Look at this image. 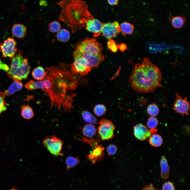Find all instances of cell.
<instances>
[{
  "label": "cell",
  "instance_id": "cell-26",
  "mask_svg": "<svg viewBox=\"0 0 190 190\" xmlns=\"http://www.w3.org/2000/svg\"><path fill=\"white\" fill-rule=\"evenodd\" d=\"M80 162L79 158L77 156H69L66 159L65 164L67 169L73 168L79 164Z\"/></svg>",
  "mask_w": 190,
  "mask_h": 190
},
{
  "label": "cell",
  "instance_id": "cell-14",
  "mask_svg": "<svg viewBox=\"0 0 190 190\" xmlns=\"http://www.w3.org/2000/svg\"><path fill=\"white\" fill-rule=\"evenodd\" d=\"M104 148L102 144L99 145L92 149V151L86 155L88 159L93 164L101 162L104 156Z\"/></svg>",
  "mask_w": 190,
  "mask_h": 190
},
{
  "label": "cell",
  "instance_id": "cell-38",
  "mask_svg": "<svg viewBox=\"0 0 190 190\" xmlns=\"http://www.w3.org/2000/svg\"><path fill=\"white\" fill-rule=\"evenodd\" d=\"M118 48L121 51L123 52L127 49V45L124 43H122L117 45Z\"/></svg>",
  "mask_w": 190,
  "mask_h": 190
},
{
  "label": "cell",
  "instance_id": "cell-23",
  "mask_svg": "<svg viewBox=\"0 0 190 190\" xmlns=\"http://www.w3.org/2000/svg\"><path fill=\"white\" fill-rule=\"evenodd\" d=\"M149 143L152 146L158 147L162 145L163 139L162 136L158 134H154L151 135L149 137Z\"/></svg>",
  "mask_w": 190,
  "mask_h": 190
},
{
  "label": "cell",
  "instance_id": "cell-13",
  "mask_svg": "<svg viewBox=\"0 0 190 190\" xmlns=\"http://www.w3.org/2000/svg\"><path fill=\"white\" fill-rule=\"evenodd\" d=\"M133 134L136 139L140 141L147 139L151 135L149 130L145 125L141 123L134 126Z\"/></svg>",
  "mask_w": 190,
  "mask_h": 190
},
{
  "label": "cell",
  "instance_id": "cell-36",
  "mask_svg": "<svg viewBox=\"0 0 190 190\" xmlns=\"http://www.w3.org/2000/svg\"><path fill=\"white\" fill-rule=\"evenodd\" d=\"M10 68L6 64L3 63L0 59V70L2 69L7 72L9 70Z\"/></svg>",
  "mask_w": 190,
  "mask_h": 190
},
{
  "label": "cell",
  "instance_id": "cell-4",
  "mask_svg": "<svg viewBox=\"0 0 190 190\" xmlns=\"http://www.w3.org/2000/svg\"><path fill=\"white\" fill-rule=\"evenodd\" d=\"M11 59L10 68L6 72L8 76L14 81L21 82L23 79H26L30 70L28 58H25L22 51L19 50Z\"/></svg>",
  "mask_w": 190,
  "mask_h": 190
},
{
  "label": "cell",
  "instance_id": "cell-9",
  "mask_svg": "<svg viewBox=\"0 0 190 190\" xmlns=\"http://www.w3.org/2000/svg\"><path fill=\"white\" fill-rule=\"evenodd\" d=\"M175 101L173 104V110L177 113L188 115L190 110L189 102L187 98H182L177 93H175Z\"/></svg>",
  "mask_w": 190,
  "mask_h": 190
},
{
  "label": "cell",
  "instance_id": "cell-17",
  "mask_svg": "<svg viewBox=\"0 0 190 190\" xmlns=\"http://www.w3.org/2000/svg\"><path fill=\"white\" fill-rule=\"evenodd\" d=\"M82 132L84 136L87 138H91L94 137L96 133L95 126L90 124H86L83 127Z\"/></svg>",
  "mask_w": 190,
  "mask_h": 190
},
{
  "label": "cell",
  "instance_id": "cell-29",
  "mask_svg": "<svg viewBox=\"0 0 190 190\" xmlns=\"http://www.w3.org/2000/svg\"><path fill=\"white\" fill-rule=\"evenodd\" d=\"M147 110L148 113L151 116L155 117L158 115L159 112V108L155 103L149 104Z\"/></svg>",
  "mask_w": 190,
  "mask_h": 190
},
{
  "label": "cell",
  "instance_id": "cell-16",
  "mask_svg": "<svg viewBox=\"0 0 190 190\" xmlns=\"http://www.w3.org/2000/svg\"><path fill=\"white\" fill-rule=\"evenodd\" d=\"M12 35L16 37H23L26 33V28L23 25L19 23L14 25L12 28Z\"/></svg>",
  "mask_w": 190,
  "mask_h": 190
},
{
  "label": "cell",
  "instance_id": "cell-43",
  "mask_svg": "<svg viewBox=\"0 0 190 190\" xmlns=\"http://www.w3.org/2000/svg\"></svg>",
  "mask_w": 190,
  "mask_h": 190
},
{
  "label": "cell",
  "instance_id": "cell-40",
  "mask_svg": "<svg viewBox=\"0 0 190 190\" xmlns=\"http://www.w3.org/2000/svg\"><path fill=\"white\" fill-rule=\"evenodd\" d=\"M149 131L151 135H153L156 134L158 130L155 129H151L149 130Z\"/></svg>",
  "mask_w": 190,
  "mask_h": 190
},
{
  "label": "cell",
  "instance_id": "cell-11",
  "mask_svg": "<svg viewBox=\"0 0 190 190\" xmlns=\"http://www.w3.org/2000/svg\"><path fill=\"white\" fill-rule=\"evenodd\" d=\"M17 43L15 40L9 37L5 40L1 45V50L2 53V57H13L17 52Z\"/></svg>",
  "mask_w": 190,
  "mask_h": 190
},
{
  "label": "cell",
  "instance_id": "cell-37",
  "mask_svg": "<svg viewBox=\"0 0 190 190\" xmlns=\"http://www.w3.org/2000/svg\"><path fill=\"white\" fill-rule=\"evenodd\" d=\"M142 190H158L157 188H155L152 183L146 185L143 188Z\"/></svg>",
  "mask_w": 190,
  "mask_h": 190
},
{
  "label": "cell",
  "instance_id": "cell-21",
  "mask_svg": "<svg viewBox=\"0 0 190 190\" xmlns=\"http://www.w3.org/2000/svg\"><path fill=\"white\" fill-rule=\"evenodd\" d=\"M46 72L43 67L39 66L35 68L32 72V75L35 79L38 80H43L45 77Z\"/></svg>",
  "mask_w": 190,
  "mask_h": 190
},
{
  "label": "cell",
  "instance_id": "cell-18",
  "mask_svg": "<svg viewBox=\"0 0 190 190\" xmlns=\"http://www.w3.org/2000/svg\"><path fill=\"white\" fill-rule=\"evenodd\" d=\"M23 85V83L21 82L14 81L4 92L5 96H10L13 95L17 91L21 89Z\"/></svg>",
  "mask_w": 190,
  "mask_h": 190
},
{
  "label": "cell",
  "instance_id": "cell-33",
  "mask_svg": "<svg viewBox=\"0 0 190 190\" xmlns=\"http://www.w3.org/2000/svg\"><path fill=\"white\" fill-rule=\"evenodd\" d=\"M107 46L109 49L113 53L116 52L118 50L117 45L112 39H109L107 43Z\"/></svg>",
  "mask_w": 190,
  "mask_h": 190
},
{
  "label": "cell",
  "instance_id": "cell-10",
  "mask_svg": "<svg viewBox=\"0 0 190 190\" xmlns=\"http://www.w3.org/2000/svg\"><path fill=\"white\" fill-rule=\"evenodd\" d=\"M120 32V25L117 21L103 23L101 30L102 35L108 39L116 37Z\"/></svg>",
  "mask_w": 190,
  "mask_h": 190
},
{
  "label": "cell",
  "instance_id": "cell-2",
  "mask_svg": "<svg viewBox=\"0 0 190 190\" xmlns=\"http://www.w3.org/2000/svg\"><path fill=\"white\" fill-rule=\"evenodd\" d=\"M162 73L158 67L144 57L141 63L136 64L130 75L129 81L135 91L146 93L154 90L160 85Z\"/></svg>",
  "mask_w": 190,
  "mask_h": 190
},
{
  "label": "cell",
  "instance_id": "cell-27",
  "mask_svg": "<svg viewBox=\"0 0 190 190\" xmlns=\"http://www.w3.org/2000/svg\"><path fill=\"white\" fill-rule=\"evenodd\" d=\"M81 138H75L76 139L82 141L84 143L88 144L93 149L99 145V142H100L99 139L96 140L92 139H89L84 137L80 136Z\"/></svg>",
  "mask_w": 190,
  "mask_h": 190
},
{
  "label": "cell",
  "instance_id": "cell-20",
  "mask_svg": "<svg viewBox=\"0 0 190 190\" xmlns=\"http://www.w3.org/2000/svg\"><path fill=\"white\" fill-rule=\"evenodd\" d=\"M171 17L172 25L175 28L179 29L182 27L186 21V18L184 17L171 16Z\"/></svg>",
  "mask_w": 190,
  "mask_h": 190
},
{
  "label": "cell",
  "instance_id": "cell-15",
  "mask_svg": "<svg viewBox=\"0 0 190 190\" xmlns=\"http://www.w3.org/2000/svg\"><path fill=\"white\" fill-rule=\"evenodd\" d=\"M160 175L163 179L168 178L169 175V169L168 161L164 156H162L160 162Z\"/></svg>",
  "mask_w": 190,
  "mask_h": 190
},
{
  "label": "cell",
  "instance_id": "cell-35",
  "mask_svg": "<svg viewBox=\"0 0 190 190\" xmlns=\"http://www.w3.org/2000/svg\"><path fill=\"white\" fill-rule=\"evenodd\" d=\"M162 190H175V187L173 184L169 181L165 182L162 185Z\"/></svg>",
  "mask_w": 190,
  "mask_h": 190
},
{
  "label": "cell",
  "instance_id": "cell-5",
  "mask_svg": "<svg viewBox=\"0 0 190 190\" xmlns=\"http://www.w3.org/2000/svg\"><path fill=\"white\" fill-rule=\"evenodd\" d=\"M102 50V44L96 39L86 38L75 45L73 55L74 59L82 57L86 59L91 56L101 54Z\"/></svg>",
  "mask_w": 190,
  "mask_h": 190
},
{
  "label": "cell",
  "instance_id": "cell-39",
  "mask_svg": "<svg viewBox=\"0 0 190 190\" xmlns=\"http://www.w3.org/2000/svg\"><path fill=\"white\" fill-rule=\"evenodd\" d=\"M107 1L110 5L113 6L117 4L119 0H107Z\"/></svg>",
  "mask_w": 190,
  "mask_h": 190
},
{
  "label": "cell",
  "instance_id": "cell-34",
  "mask_svg": "<svg viewBox=\"0 0 190 190\" xmlns=\"http://www.w3.org/2000/svg\"><path fill=\"white\" fill-rule=\"evenodd\" d=\"M106 150L109 155H113L117 152V147L115 144H110L107 147Z\"/></svg>",
  "mask_w": 190,
  "mask_h": 190
},
{
  "label": "cell",
  "instance_id": "cell-25",
  "mask_svg": "<svg viewBox=\"0 0 190 190\" xmlns=\"http://www.w3.org/2000/svg\"><path fill=\"white\" fill-rule=\"evenodd\" d=\"M21 115L22 117L27 119L32 118L34 113L32 108L28 105L21 106Z\"/></svg>",
  "mask_w": 190,
  "mask_h": 190
},
{
  "label": "cell",
  "instance_id": "cell-32",
  "mask_svg": "<svg viewBox=\"0 0 190 190\" xmlns=\"http://www.w3.org/2000/svg\"><path fill=\"white\" fill-rule=\"evenodd\" d=\"M5 96L4 92H0V114L7 110V104L4 101Z\"/></svg>",
  "mask_w": 190,
  "mask_h": 190
},
{
  "label": "cell",
  "instance_id": "cell-12",
  "mask_svg": "<svg viewBox=\"0 0 190 190\" xmlns=\"http://www.w3.org/2000/svg\"><path fill=\"white\" fill-rule=\"evenodd\" d=\"M103 23L99 20L93 18L88 20L86 22V28L88 31L93 33V36L97 37L101 33Z\"/></svg>",
  "mask_w": 190,
  "mask_h": 190
},
{
  "label": "cell",
  "instance_id": "cell-22",
  "mask_svg": "<svg viewBox=\"0 0 190 190\" xmlns=\"http://www.w3.org/2000/svg\"><path fill=\"white\" fill-rule=\"evenodd\" d=\"M57 40L59 41L65 42L69 40L70 34L69 31L67 29L63 28L58 32L56 35Z\"/></svg>",
  "mask_w": 190,
  "mask_h": 190
},
{
  "label": "cell",
  "instance_id": "cell-8",
  "mask_svg": "<svg viewBox=\"0 0 190 190\" xmlns=\"http://www.w3.org/2000/svg\"><path fill=\"white\" fill-rule=\"evenodd\" d=\"M74 60L73 62L70 65L73 73L83 76L91 70V69L89 66L87 61L83 58L79 57Z\"/></svg>",
  "mask_w": 190,
  "mask_h": 190
},
{
  "label": "cell",
  "instance_id": "cell-19",
  "mask_svg": "<svg viewBox=\"0 0 190 190\" xmlns=\"http://www.w3.org/2000/svg\"><path fill=\"white\" fill-rule=\"evenodd\" d=\"M120 32L122 35L125 36L126 35H130L134 32V26L132 24L127 22H124L120 25Z\"/></svg>",
  "mask_w": 190,
  "mask_h": 190
},
{
  "label": "cell",
  "instance_id": "cell-42",
  "mask_svg": "<svg viewBox=\"0 0 190 190\" xmlns=\"http://www.w3.org/2000/svg\"><path fill=\"white\" fill-rule=\"evenodd\" d=\"M1 44H0V51L1 50Z\"/></svg>",
  "mask_w": 190,
  "mask_h": 190
},
{
  "label": "cell",
  "instance_id": "cell-24",
  "mask_svg": "<svg viewBox=\"0 0 190 190\" xmlns=\"http://www.w3.org/2000/svg\"><path fill=\"white\" fill-rule=\"evenodd\" d=\"M81 115L83 119L86 122L93 125L97 124V119L89 112L83 110L82 112Z\"/></svg>",
  "mask_w": 190,
  "mask_h": 190
},
{
  "label": "cell",
  "instance_id": "cell-1",
  "mask_svg": "<svg viewBox=\"0 0 190 190\" xmlns=\"http://www.w3.org/2000/svg\"><path fill=\"white\" fill-rule=\"evenodd\" d=\"M43 80L39 81V88L48 96L51 108L54 107L59 110L71 111L73 108L74 91L78 84L79 77L72 71L70 65L60 63L57 66L46 68Z\"/></svg>",
  "mask_w": 190,
  "mask_h": 190
},
{
  "label": "cell",
  "instance_id": "cell-30",
  "mask_svg": "<svg viewBox=\"0 0 190 190\" xmlns=\"http://www.w3.org/2000/svg\"><path fill=\"white\" fill-rule=\"evenodd\" d=\"M49 31L52 32H59L61 28L60 23L57 21H54L50 22L48 25Z\"/></svg>",
  "mask_w": 190,
  "mask_h": 190
},
{
  "label": "cell",
  "instance_id": "cell-6",
  "mask_svg": "<svg viewBox=\"0 0 190 190\" xmlns=\"http://www.w3.org/2000/svg\"><path fill=\"white\" fill-rule=\"evenodd\" d=\"M64 142L55 135L46 136L44 140L43 144L49 151L55 156H63L61 151Z\"/></svg>",
  "mask_w": 190,
  "mask_h": 190
},
{
  "label": "cell",
  "instance_id": "cell-3",
  "mask_svg": "<svg viewBox=\"0 0 190 190\" xmlns=\"http://www.w3.org/2000/svg\"><path fill=\"white\" fill-rule=\"evenodd\" d=\"M57 3L61 9L59 19L70 28L73 33L84 27L88 20L93 18L84 1L62 0Z\"/></svg>",
  "mask_w": 190,
  "mask_h": 190
},
{
  "label": "cell",
  "instance_id": "cell-31",
  "mask_svg": "<svg viewBox=\"0 0 190 190\" xmlns=\"http://www.w3.org/2000/svg\"><path fill=\"white\" fill-rule=\"evenodd\" d=\"M147 126L150 129H155L159 124L157 119L155 117H150L147 122Z\"/></svg>",
  "mask_w": 190,
  "mask_h": 190
},
{
  "label": "cell",
  "instance_id": "cell-28",
  "mask_svg": "<svg viewBox=\"0 0 190 190\" xmlns=\"http://www.w3.org/2000/svg\"><path fill=\"white\" fill-rule=\"evenodd\" d=\"M106 106L103 104H98L96 105L93 108V112L98 117H100L105 113L106 111Z\"/></svg>",
  "mask_w": 190,
  "mask_h": 190
},
{
  "label": "cell",
  "instance_id": "cell-7",
  "mask_svg": "<svg viewBox=\"0 0 190 190\" xmlns=\"http://www.w3.org/2000/svg\"><path fill=\"white\" fill-rule=\"evenodd\" d=\"M115 126L110 121L102 119L99 122L97 130L98 136L103 140H110L115 136Z\"/></svg>",
  "mask_w": 190,
  "mask_h": 190
},
{
  "label": "cell",
  "instance_id": "cell-41",
  "mask_svg": "<svg viewBox=\"0 0 190 190\" xmlns=\"http://www.w3.org/2000/svg\"><path fill=\"white\" fill-rule=\"evenodd\" d=\"M10 190H18L16 188H13L11 189Z\"/></svg>",
  "mask_w": 190,
  "mask_h": 190
}]
</instances>
